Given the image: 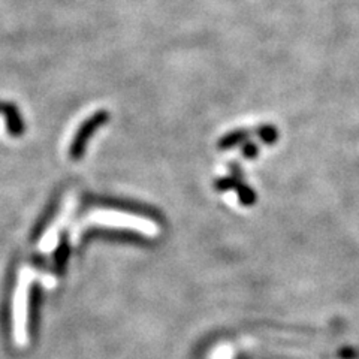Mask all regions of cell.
I'll list each match as a JSON object with an SVG mask.
<instances>
[{
	"instance_id": "obj_1",
	"label": "cell",
	"mask_w": 359,
	"mask_h": 359,
	"mask_svg": "<svg viewBox=\"0 0 359 359\" xmlns=\"http://www.w3.org/2000/svg\"><path fill=\"white\" fill-rule=\"evenodd\" d=\"M104 118H105V114H98L93 118H90L89 122L84 126H82L80 134L75 138V141H73V147H72V150H71V154L73 156V158H75V159L80 158V154L82 151V147H84V142H86V140L90 135V131H93L95 127H98L100 123H102Z\"/></svg>"
}]
</instances>
